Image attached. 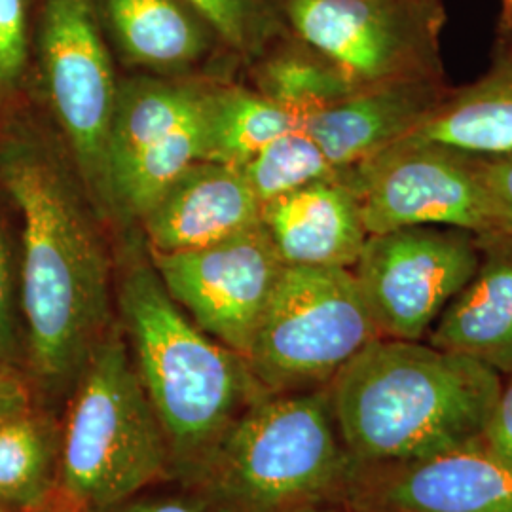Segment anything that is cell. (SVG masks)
I'll return each mask as SVG.
<instances>
[{
	"label": "cell",
	"mask_w": 512,
	"mask_h": 512,
	"mask_svg": "<svg viewBox=\"0 0 512 512\" xmlns=\"http://www.w3.org/2000/svg\"><path fill=\"white\" fill-rule=\"evenodd\" d=\"M232 46H245L255 29L249 0H181Z\"/></svg>",
	"instance_id": "obj_25"
},
{
	"label": "cell",
	"mask_w": 512,
	"mask_h": 512,
	"mask_svg": "<svg viewBox=\"0 0 512 512\" xmlns=\"http://www.w3.org/2000/svg\"><path fill=\"white\" fill-rule=\"evenodd\" d=\"M478 264L476 234L410 226L368 236L353 274L380 336L421 342Z\"/></svg>",
	"instance_id": "obj_9"
},
{
	"label": "cell",
	"mask_w": 512,
	"mask_h": 512,
	"mask_svg": "<svg viewBox=\"0 0 512 512\" xmlns=\"http://www.w3.org/2000/svg\"><path fill=\"white\" fill-rule=\"evenodd\" d=\"M0 181L23 215V311L42 384H76L109 332V264L63 167L35 145L0 154Z\"/></svg>",
	"instance_id": "obj_1"
},
{
	"label": "cell",
	"mask_w": 512,
	"mask_h": 512,
	"mask_svg": "<svg viewBox=\"0 0 512 512\" xmlns=\"http://www.w3.org/2000/svg\"><path fill=\"white\" fill-rule=\"evenodd\" d=\"M501 389L503 376L473 357L382 336L327 385L340 439L359 467L480 444Z\"/></svg>",
	"instance_id": "obj_2"
},
{
	"label": "cell",
	"mask_w": 512,
	"mask_h": 512,
	"mask_svg": "<svg viewBox=\"0 0 512 512\" xmlns=\"http://www.w3.org/2000/svg\"><path fill=\"white\" fill-rule=\"evenodd\" d=\"M480 446L499 458L512 461V374L509 376V384H503Z\"/></svg>",
	"instance_id": "obj_28"
},
{
	"label": "cell",
	"mask_w": 512,
	"mask_h": 512,
	"mask_svg": "<svg viewBox=\"0 0 512 512\" xmlns=\"http://www.w3.org/2000/svg\"><path fill=\"white\" fill-rule=\"evenodd\" d=\"M110 27L131 61L177 69L202 57V25L181 0H103Z\"/></svg>",
	"instance_id": "obj_20"
},
{
	"label": "cell",
	"mask_w": 512,
	"mask_h": 512,
	"mask_svg": "<svg viewBox=\"0 0 512 512\" xmlns=\"http://www.w3.org/2000/svg\"><path fill=\"white\" fill-rule=\"evenodd\" d=\"M408 137L476 156L512 152V40L476 82L448 90L439 107Z\"/></svg>",
	"instance_id": "obj_17"
},
{
	"label": "cell",
	"mask_w": 512,
	"mask_h": 512,
	"mask_svg": "<svg viewBox=\"0 0 512 512\" xmlns=\"http://www.w3.org/2000/svg\"><path fill=\"white\" fill-rule=\"evenodd\" d=\"M450 88L442 78L395 80L357 88L346 99L308 114L302 129L340 171L406 139L433 114Z\"/></svg>",
	"instance_id": "obj_13"
},
{
	"label": "cell",
	"mask_w": 512,
	"mask_h": 512,
	"mask_svg": "<svg viewBox=\"0 0 512 512\" xmlns=\"http://www.w3.org/2000/svg\"><path fill=\"white\" fill-rule=\"evenodd\" d=\"M239 171L260 205L313 183L340 179L346 173L330 164L325 152L302 128L274 139L241 165Z\"/></svg>",
	"instance_id": "obj_24"
},
{
	"label": "cell",
	"mask_w": 512,
	"mask_h": 512,
	"mask_svg": "<svg viewBox=\"0 0 512 512\" xmlns=\"http://www.w3.org/2000/svg\"><path fill=\"white\" fill-rule=\"evenodd\" d=\"M101 512H211L202 499L181 497H141L135 495L128 501Z\"/></svg>",
	"instance_id": "obj_30"
},
{
	"label": "cell",
	"mask_w": 512,
	"mask_h": 512,
	"mask_svg": "<svg viewBox=\"0 0 512 512\" xmlns=\"http://www.w3.org/2000/svg\"><path fill=\"white\" fill-rule=\"evenodd\" d=\"M120 310L137 374L164 427L171 467L190 476L241 412L266 393L247 361L171 298L154 266L137 264L124 275Z\"/></svg>",
	"instance_id": "obj_3"
},
{
	"label": "cell",
	"mask_w": 512,
	"mask_h": 512,
	"mask_svg": "<svg viewBox=\"0 0 512 512\" xmlns=\"http://www.w3.org/2000/svg\"><path fill=\"white\" fill-rule=\"evenodd\" d=\"M198 162H203V103L196 116L110 179L109 200L131 215L143 217L167 188Z\"/></svg>",
	"instance_id": "obj_22"
},
{
	"label": "cell",
	"mask_w": 512,
	"mask_h": 512,
	"mask_svg": "<svg viewBox=\"0 0 512 512\" xmlns=\"http://www.w3.org/2000/svg\"><path fill=\"white\" fill-rule=\"evenodd\" d=\"M505 4H507V10H509V14H511L512 19V0H505Z\"/></svg>",
	"instance_id": "obj_33"
},
{
	"label": "cell",
	"mask_w": 512,
	"mask_h": 512,
	"mask_svg": "<svg viewBox=\"0 0 512 512\" xmlns=\"http://www.w3.org/2000/svg\"><path fill=\"white\" fill-rule=\"evenodd\" d=\"M31 389L14 368L0 361V425L33 410Z\"/></svg>",
	"instance_id": "obj_29"
},
{
	"label": "cell",
	"mask_w": 512,
	"mask_h": 512,
	"mask_svg": "<svg viewBox=\"0 0 512 512\" xmlns=\"http://www.w3.org/2000/svg\"><path fill=\"white\" fill-rule=\"evenodd\" d=\"M152 266L188 317L243 359L285 268L262 222L196 251L152 253Z\"/></svg>",
	"instance_id": "obj_10"
},
{
	"label": "cell",
	"mask_w": 512,
	"mask_h": 512,
	"mask_svg": "<svg viewBox=\"0 0 512 512\" xmlns=\"http://www.w3.org/2000/svg\"><path fill=\"white\" fill-rule=\"evenodd\" d=\"M37 512H88L82 511V509H76V507H71V505H65V503H61V501H54L52 505H48L46 509H42V511Z\"/></svg>",
	"instance_id": "obj_32"
},
{
	"label": "cell",
	"mask_w": 512,
	"mask_h": 512,
	"mask_svg": "<svg viewBox=\"0 0 512 512\" xmlns=\"http://www.w3.org/2000/svg\"><path fill=\"white\" fill-rule=\"evenodd\" d=\"M27 57L25 0H0V82L14 80Z\"/></svg>",
	"instance_id": "obj_26"
},
{
	"label": "cell",
	"mask_w": 512,
	"mask_h": 512,
	"mask_svg": "<svg viewBox=\"0 0 512 512\" xmlns=\"http://www.w3.org/2000/svg\"><path fill=\"white\" fill-rule=\"evenodd\" d=\"M357 467L319 387L256 399L190 476L211 512H308L346 497Z\"/></svg>",
	"instance_id": "obj_4"
},
{
	"label": "cell",
	"mask_w": 512,
	"mask_h": 512,
	"mask_svg": "<svg viewBox=\"0 0 512 512\" xmlns=\"http://www.w3.org/2000/svg\"><path fill=\"white\" fill-rule=\"evenodd\" d=\"M205 92L179 82L137 78L122 84L110 122L107 186L141 152L181 128L202 109Z\"/></svg>",
	"instance_id": "obj_18"
},
{
	"label": "cell",
	"mask_w": 512,
	"mask_h": 512,
	"mask_svg": "<svg viewBox=\"0 0 512 512\" xmlns=\"http://www.w3.org/2000/svg\"><path fill=\"white\" fill-rule=\"evenodd\" d=\"M61 427L35 408L0 425V512H37L57 499Z\"/></svg>",
	"instance_id": "obj_19"
},
{
	"label": "cell",
	"mask_w": 512,
	"mask_h": 512,
	"mask_svg": "<svg viewBox=\"0 0 512 512\" xmlns=\"http://www.w3.org/2000/svg\"><path fill=\"white\" fill-rule=\"evenodd\" d=\"M260 222L285 266L353 270L368 239L361 205L344 177L264 203Z\"/></svg>",
	"instance_id": "obj_15"
},
{
	"label": "cell",
	"mask_w": 512,
	"mask_h": 512,
	"mask_svg": "<svg viewBox=\"0 0 512 512\" xmlns=\"http://www.w3.org/2000/svg\"><path fill=\"white\" fill-rule=\"evenodd\" d=\"M12 344V321H10V274L6 251L0 241V361L6 359V353Z\"/></svg>",
	"instance_id": "obj_31"
},
{
	"label": "cell",
	"mask_w": 512,
	"mask_h": 512,
	"mask_svg": "<svg viewBox=\"0 0 512 512\" xmlns=\"http://www.w3.org/2000/svg\"><path fill=\"white\" fill-rule=\"evenodd\" d=\"M478 243V270L442 311L427 342L511 376L512 232L484 234Z\"/></svg>",
	"instance_id": "obj_16"
},
{
	"label": "cell",
	"mask_w": 512,
	"mask_h": 512,
	"mask_svg": "<svg viewBox=\"0 0 512 512\" xmlns=\"http://www.w3.org/2000/svg\"><path fill=\"white\" fill-rule=\"evenodd\" d=\"M480 179L503 232H512V152L480 156Z\"/></svg>",
	"instance_id": "obj_27"
},
{
	"label": "cell",
	"mask_w": 512,
	"mask_h": 512,
	"mask_svg": "<svg viewBox=\"0 0 512 512\" xmlns=\"http://www.w3.org/2000/svg\"><path fill=\"white\" fill-rule=\"evenodd\" d=\"M171 469L164 427L118 330L101 338L61 425L57 499L88 512L120 505Z\"/></svg>",
	"instance_id": "obj_5"
},
{
	"label": "cell",
	"mask_w": 512,
	"mask_h": 512,
	"mask_svg": "<svg viewBox=\"0 0 512 512\" xmlns=\"http://www.w3.org/2000/svg\"><path fill=\"white\" fill-rule=\"evenodd\" d=\"M353 512H512V461L475 444L433 458L357 467Z\"/></svg>",
	"instance_id": "obj_12"
},
{
	"label": "cell",
	"mask_w": 512,
	"mask_h": 512,
	"mask_svg": "<svg viewBox=\"0 0 512 512\" xmlns=\"http://www.w3.org/2000/svg\"><path fill=\"white\" fill-rule=\"evenodd\" d=\"M42 59L52 107L80 173L109 200L107 150L118 86L92 0L44 2Z\"/></svg>",
	"instance_id": "obj_11"
},
{
	"label": "cell",
	"mask_w": 512,
	"mask_h": 512,
	"mask_svg": "<svg viewBox=\"0 0 512 512\" xmlns=\"http://www.w3.org/2000/svg\"><path fill=\"white\" fill-rule=\"evenodd\" d=\"M262 205L239 167L198 162L141 217L152 253L209 247L260 222Z\"/></svg>",
	"instance_id": "obj_14"
},
{
	"label": "cell",
	"mask_w": 512,
	"mask_h": 512,
	"mask_svg": "<svg viewBox=\"0 0 512 512\" xmlns=\"http://www.w3.org/2000/svg\"><path fill=\"white\" fill-rule=\"evenodd\" d=\"M376 338L353 270L285 266L245 361L266 395L310 391Z\"/></svg>",
	"instance_id": "obj_6"
},
{
	"label": "cell",
	"mask_w": 512,
	"mask_h": 512,
	"mask_svg": "<svg viewBox=\"0 0 512 512\" xmlns=\"http://www.w3.org/2000/svg\"><path fill=\"white\" fill-rule=\"evenodd\" d=\"M258 86V92L302 116V120L357 90L346 74L317 52L275 55L260 69Z\"/></svg>",
	"instance_id": "obj_23"
},
{
	"label": "cell",
	"mask_w": 512,
	"mask_h": 512,
	"mask_svg": "<svg viewBox=\"0 0 512 512\" xmlns=\"http://www.w3.org/2000/svg\"><path fill=\"white\" fill-rule=\"evenodd\" d=\"M368 236L448 226L476 236L503 232L480 179V156L406 137L344 173Z\"/></svg>",
	"instance_id": "obj_7"
},
{
	"label": "cell",
	"mask_w": 512,
	"mask_h": 512,
	"mask_svg": "<svg viewBox=\"0 0 512 512\" xmlns=\"http://www.w3.org/2000/svg\"><path fill=\"white\" fill-rule=\"evenodd\" d=\"M302 116L260 92L228 88L205 92L203 162L241 167L274 139L302 128Z\"/></svg>",
	"instance_id": "obj_21"
},
{
	"label": "cell",
	"mask_w": 512,
	"mask_h": 512,
	"mask_svg": "<svg viewBox=\"0 0 512 512\" xmlns=\"http://www.w3.org/2000/svg\"><path fill=\"white\" fill-rule=\"evenodd\" d=\"M287 18L357 88L442 78L440 0H289Z\"/></svg>",
	"instance_id": "obj_8"
}]
</instances>
